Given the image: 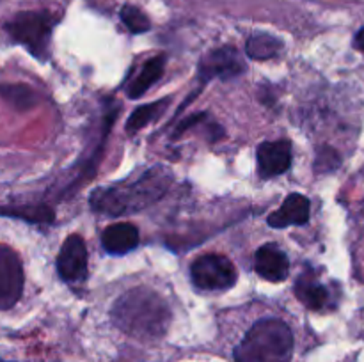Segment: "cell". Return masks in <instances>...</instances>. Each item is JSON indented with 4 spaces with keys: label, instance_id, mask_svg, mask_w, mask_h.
Masks as SVG:
<instances>
[{
    "label": "cell",
    "instance_id": "52a82bcc",
    "mask_svg": "<svg viewBox=\"0 0 364 362\" xmlns=\"http://www.w3.org/2000/svg\"><path fill=\"white\" fill-rule=\"evenodd\" d=\"M245 62L242 60L240 53L233 46H220L206 53L199 62V78L203 82L212 80V78H230L238 77L244 73Z\"/></svg>",
    "mask_w": 364,
    "mask_h": 362
},
{
    "label": "cell",
    "instance_id": "30bf717a",
    "mask_svg": "<svg viewBox=\"0 0 364 362\" xmlns=\"http://www.w3.org/2000/svg\"><path fill=\"white\" fill-rule=\"evenodd\" d=\"M255 270L259 277L270 283H283L290 273V261L287 252L276 243H267L256 251Z\"/></svg>",
    "mask_w": 364,
    "mask_h": 362
},
{
    "label": "cell",
    "instance_id": "3957f363",
    "mask_svg": "<svg viewBox=\"0 0 364 362\" xmlns=\"http://www.w3.org/2000/svg\"><path fill=\"white\" fill-rule=\"evenodd\" d=\"M294 334L277 318L256 322L235 348V362H290Z\"/></svg>",
    "mask_w": 364,
    "mask_h": 362
},
{
    "label": "cell",
    "instance_id": "5bb4252c",
    "mask_svg": "<svg viewBox=\"0 0 364 362\" xmlns=\"http://www.w3.org/2000/svg\"><path fill=\"white\" fill-rule=\"evenodd\" d=\"M164 66H166V57L164 55L149 59L148 62L142 66L141 73L134 78V82H132L130 87H128V96H130L132 99H135L139 98V96L144 94V92L162 77Z\"/></svg>",
    "mask_w": 364,
    "mask_h": 362
},
{
    "label": "cell",
    "instance_id": "7a4b0ae2",
    "mask_svg": "<svg viewBox=\"0 0 364 362\" xmlns=\"http://www.w3.org/2000/svg\"><path fill=\"white\" fill-rule=\"evenodd\" d=\"M112 322L117 329L141 339H156L166 334L171 312L159 293L135 287L117 298L112 307Z\"/></svg>",
    "mask_w": 364,
    "mask_h": 362
},
{
    "label": "cell",
    "instance_id": "4fadbf2b",
    "mask_svg": "<svg viewBox=\"0 0 364 362\" xmlns=\"http://www.w3.org/2000/svg\"><path fill=\"white\" fill-rule=\"evenodd\" d=\"M102 245L109 254H127L139 245V229L134 224H114L103 231Z\"/></svg>",
    "mask_w": 364,
    "mask_h": 362
},
{
    "label": "cell",
    "instance_id": "d6986e66",
    "mask_svg": "<svg viewBox=\"0 0 364 362\" xmlns=\"http://www.w3.org/2000/svg\"><path fill=\"white\" fill-rule=\"evenodd\" d=\"M354 48L359 50V52L364 53V27L355 34L354 38Z\"/></svg>",
    "mask_w": 364,
    "mask_h": 362
},
{
    "label": "cell",
    "instance_id": "5b68a950",
    "mask_svg": "<svg viewBox=\"0 0 364 362\" xmlns=\"http://www.w3.org/2000/svg\"><path fill=\"white\" fill-rule=\"evenodd\" d=\"M191 275L196 286L205 291L230 290L237 283L235 265L223 254H205L191 266Z\"/></svg>",
    "mask_w": 364,
    "mask_h": 362
},
{
    "label": "cell",
    "instance_id": "ac0fdd59",
    "mask_svg": "<svg viewBox=\"0 0 364 362\" xmlns=\"http://www.w3.org/2000/svg\"><path fill=\"white\" fill-rule=\"evenodd\" d=\"M121 20H123V23L127 25L128 31L134 32V34L148 32L149 27H151L148 16H146L139 7H134V6H124L123 9H121Z\"/></svg>",
    "mask_w": 364,
    "mask_h": 362
},
{
    "label": "cell",
    "instance_id": "9c48e42d",
    "mask_svg": "<svg viewBox=\"0 0 364 362\" xmlns=\"http://www.w3.org/2000/svg\"><path fill=\"white\" fill-rule=\"evenodd\" d=\"M291 165V144L288 141H269L258 148V170L262 177H276Z\"/></svg>",
    "mask_w": 364,
    "mask_h": 362
},
{
    "label": "cell",
    "instance_id": "8fae6325",
    "mask_svg": "<svg viewBox=\"0 0 364 362\" xmlns=\"http://www.w3.org/2000/svg\"><path fill=\"white\" fill-rule=\"evenodd\" d=\"M294 291L299 300L311 311H323V309L333 307V295H331L329 287L320 283L318 277L311 270H306L299 277Z\"/></svg>",
    "mask_w": 364,
    "mask_h": 362
},
{
    "label": "cell",
    "instance_id": "8992f818",
    "mask_svg": "<svg viewBox=\"0 0 364 362\" xmlns=\"http://www.w3.org/2000/svg\"><path fill=\"white\" fill-rule=\"evenodd\" d=\"M23 293V266L14 248L0 243V311L11 309Z\"/></svg>",
    "mask_w": 364,
    "mask_h": 362
},
{
    "label": "cell",
    "instance_id": "6da1fadb",
    "mask_svg": "<svg viewBox=\"0 0 364 362\" xmlns=\"http://www.w3.org/2000/svg\"><path fill=\"white\" fill-rule=\"evenodd\" d=\"M171 181L173 174L167 167H149L137 180L121 181L92 190L89 204L95 212L110 216L142 212L166 194L167 188L171 187Z\"/></svg>",
    "mask_w": 364,
    "mask_h": 362
},
{
    "label": "cell",
    "instance_id": "7c38bea8",
    "mask_svg": "<svg viewBox=\"0 0 364 362\" xmlns=\"http://www.w3.org/2000/svg\"><path fill=\"white\" fill-rule=\"evenodd\" d=\"M311 215V204L309 199L302 194H290L284 199L283 204L269 215L270 227H288V226H304Z\"/></svg>",
    "mask_w": 364,
    "mask_h": 362
},
{
    "label": "cell",
    "instance_id": "e0dca14e",
    "mask_svg": "<svg viewBox=\"0 0 364 362\" xmlns=\"http://www.w3.org/2000/svg\"><path fill=\"white\" fill-rule=\"evenodd\" d=\"M0 94L11 105L18 106V109H28L36 102L34 92L28 87H25V85H2L0 87Z\"/></svg>",
    "mask_w": 364,
    "mask_h": 362
},
{
    "label": "cell",
    "instance_id": "ba28073f",
    "mask_svg": "<svg viewBox=\"0 0 364 362\" xmlns=\"http://www.w3.org/2000/svg\"><path fill=\"white\" fill-rule=\"evenodd\" d=\"M57 272L66 283H82L87 277V247L84 238L71 234L57 256Z\"/></svg>",
    "mask_w": 364,
    "mask_h": 362
},
{
    "label": "cell",
    "instance_id": "9a60e30c",
    "mask_svg": "<svg viewBox=\"0 0 364 362\" xmlns=\"http://www.w3.org/2000/svg\"><path fill=\"white\" fill-rule=\"evenodd\" d=\"M283 50V41L267 32H256L247 39L245 52L255 60H267L277 57Z\"/></svg>",
    "mask_w": 364,
    "mask_h": 362
},
{
    "label": "cell",
    "instance_id": "2e32d148",
    "mask_svg": "<svg viewBox=\"0 0 364 362\" xmlns=\"http://www.w3.org/2000/svg\"><path fill=\"white\" fill-rule=\"evenodd\" d=\"M166 105H169V99H159L155 103H149V105H142L139 109H135V112L132 114L127 123L128 133H135V131L142 130L148 123L155 121L164 112Z\"/></svg>",
    "mask_w": 364,
    "mask_h": 362
},
{
    "label": "cell",
    "instance_id": "277c9868",
    "mask_svg": "<svg viewBox=\"0 0 364 362\" xmlns=\"http://www.w3.org/2000/svg\"><path fill=\"white\" fill-rule=\"evenodd\" d=\"M52 14L41 11H25L7 21L6 31L13 41L23 45L38 59H45L48 53L50 38L53 31Z\"/></svg>",
    "mask_w": 364,
    "mask_h": 362
},
{
    "label": "cell",
    "instance_id": "ffe728a7",
    "mask_svg": "<svg viewBox=\"0 0 364 362\" xmlns=\"http://www.w3.org/2000/svg\"><path fill=\"white\" fill-rule=\"evenodd\" d=\"M0 362H7V361H0Z\"/></svg>",
    "mask_w": 364,
    "mask_h": 362
}]
</instances>
